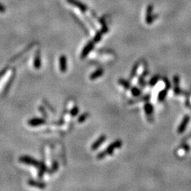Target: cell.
<instances>
[{"mask_svg":"<svg viewBox=\"0 0 191 191\" xmlns=\"http://www.w3.org/2000/svg\"><path fill=\"white\" fill-rule=\"evenodd\" d=\"M58 169V162H57V161H55L54 162L52 163V167H51V172L52 173L55 172Z\"/></svg>","mask_w":191,"mask_h":191,"instance_id":"obj_22","label":"cell"},{"mask_svg":"<svg viewBox=\"0 0 191 191\" xmlns=\"http://www.w3.org/2000/svg\"><path fill=\"white\" fill-rule=\"evenodd\" d=\"M131 92L133 93V95H135V96H139V95H140L141 93H142L140 90L137 87H136V86H134V87L132 88Z\"/></svg>","mask_w":191,"mask_h":191,"instance_id":"obj_17","label":"cell"},{"mask_svg":"<svg viewBox=\"0 0 191 191\" xmlns=\"http://www.w3.org/2000/svg\"><path fill=\"white\" fill-rule=\"evenodd\" d=\"M7 69H8V68L6 67L5 69H2V70L0 71V78H1V77L2 76H4V75L5 74H6V72L7 71Z\"/></svg>","mask_w":191,"mask_h":191,"instance_id":"obj_26","label":"cell"},{"mask_svg":"<svg viewBox=\"0 0 191 191\" xmlns=\"http://www.w3.org/2000/svg\"><path fill=\"white\" fill-rule=\"evenodd\" d=\"M138 66H139V63H137L135 66H134L133 70L131 71V74H130V77H133L135 76L136 73H137V69H138Z\"/></svg>","mask_w":191,"mask_h":191,"instance_id":"obj_21","label":"cell"},{"mask_svg":"<svg viewBox=\"0 0 191 191\" xmlns=\"http://www.w3.org/2000/svg\"><path fill=\"white\" fill-rule=\"evenodd\" d=\"M39 110H40V113H42V114H43L44 116L45 117H47V114L46 113H45V109H44V108L42 107V106H40V107L39 108Z\"/></svg>","mask_w":191,"mask_h":191,"instance_id":"obj_24","label":"cell"},{"mask_svg":"<svg viewBox=\"0 0 191 191\" xmlns=\"http://www.w3.org/2000/svg\"><path fill=\"white\" fill-rule=\"evenodd\" d=\"M19 161L21 163H25L27 165H31L36 167H39L40 165V162L35 159L34 158L29 157V156H22L19 158Z\"/></svg>","mask_w":191,"mask_h":191,"instance_id":"obj_1","label":"cell"},{"mask_svg":"<svg viewBox=\"0 0 191 191\" xmlns=\"http://www.w3.org/2000/svg\"><path fill=\"white\" fill-rule=\"evenodd\" d=\"M167 91H168V89H165L164 90H162V91L159 92V95H158V99H159V101H163L164 100L166 96Z\"/></svg>","mask_w":191,"mask_h":191,"instance_id":"obj_16","label":"cell"},{"mask_svg":"<svg viewBox=\"0 0 191 191\" xmlns=\"http://www.w3.org/2000/svg\"><path fill=\"white\" fill-rule=\"evenodd\" d=\"M60 71L62 72H65L67 69V58H66L65 55H62L60 56Z\"/></svg>","mask_w":191,"mask_h":191,"instance_id":"obj_5","label":"cell"},{"mask_svg":"<svg viewBox=\"0 0 191 191\" xmlns=\"http://www.w3.org/2000/svg\"><path fill=\"white\" fill-rule=\"evenodd\" d=\"M45 123H46V120L44 118H40V117H34V118L30 119L28 121V125L32 127L40 126Z\"/></svg>","mask_w":191,"mask_h":191,"instance_id":"obj_4","label":"cell"},{"mask_svg":"<svg viewBox=\"0 0 191 191\" xmlns=\"http://www.w3.org/2000/svg\"><path fill=\"white\" fill-rule=\"evenodd\" d=\"M6 12V8L1 3H0V13H4Z\"/></svg>","mask_w":191,"mask_h":191,"instance_id":"obj_25","label":"cell"},{"mask_svg":"<svg viewBox=\"0 0 191 191\" xmlns=\"http://www.w3.org/2000/svg\"><path fill=\"white\" fill-rule=\"evenodd\" d=\"M28 183L29 185H31V186L36 187V188H40V189H44V188H45V187H46V184H45V183H43V182L37 181H35V180H33V179L28 180Z\"/></svg>","mask_w":191,"mask_h":191,"instance_id":"obj_6","label":"cell"},{"mask_svg":"<svg viewBox=\"0 0 191 191\" xmlns=\"http://www.w3.org/2000/svg\"><path fill=\"white\" fill-rule=\"evenodd\" d=\"M88 116H89V113H84L82 115H81L78 118V122H83L85 121L86 119H87Z\"/></svg>","mask_w":191,"mask_h":191,"instance_id":"obj_18","label":"cell"},{"mask_svg":"<svg viewBox=\"0 0 191 191\" xmlns=\"http://www.w3.org/2000/svg\"><path fill=\"white\" fill-rule=\"evenodd\" d=\"M158 81H159V77H157V76L153 77L149 81V85L151 86H155L156 84H157L158 82Z\"/></svg>","mask_w":191,"mask_h":191,"instance_id":"obj_19","label":"cell"},{"mask_svg":"<svg viewBox=\"0 0 191 191\" xmlns=\"http://www.w3.org/2000/svg\"><path fill=\"white\" fill-rule=\"evenodd\" d=\"M38 168H39L38 176H39V178H42L44 174H45L46 171H47V168L43 162H40V165Z\"/></svg>","mask_w":191,"mask_h":191,"instance_id":"obj_13","label":"cell"},{"mask_svg":"<svg viewBox=\"0 0 191 191\" xmlns=\"http://www.w3.org/2000/svg\"><path fill=\"white\" fill-rule=\"evenodd\" d=\"M94 44L95 43L92 40V41H90L89 43L84 47L83 50H82V53H81V58L84 59L86 58V56L91 52V51L92 50L93 47H94Z\"/></svg>","mask_w":191,"mask_h":191,"instance_id":"obj_3","label":"cell"},{"mask_svg":"<svg viewBox=\"0 0 191 191\" xmlns=\"http://www.w3.org/2000/svg\"><path fill=\"white\" fill-rule=\"evenodd\" d=\"M106 157V154L104 151H102L101 152H100V153L97 154V159H103Z\"/></svg>","mask_w":191,"mask_h":191,"instance_id":"obj_23","label":"cell"},{"mask_svg":"<svg viewBox=\"0 0 191 191\" xmlns=\"http://www.w3.org/2000/svg\"><path fill=\"white\" fill-rule=\"evenodd\" d=\"M34 65V68L36 69H39L40 67H41V59H40V54L39 51L36 52V56H35Z\"/></svg>","mask_w":191,"mask_h":191,"instance_id":"obj_10","label":"cell"},{"mask_svg":"<svg viewBox=\"0 0 191 191\" xmlns=\"http://www.w3.org/2000/svg\"><path fill=\"white\" fill-rule=\"evenodd\" d=\"M144 108L146 114L148 116H152L154 112L153 106H152L151 104H149V103H147V104H145Z\"/></svg>","mask_w":191,"mask_h":191,"instance_id":"obj_11","label":"cell"},{"mask_svg":"<svg viewBox=\"0 0 191 191\" xmlns=\"http://www.w3.org/2000/svg\"><path fill=\"white\" fill-rule=\"evenodd\" d=\"M14 77H15V74H14V73H13L12 77H11V79L9 80V82H7V85L5 86L4 90V95H6L7 93H8L9 90L11 86H12L13 82H14Z\"/></svg>","mask_w":191,"mask_h":191,"instance_id":"obj_12","label":"cell"},{"mask_svg":"<svg viewBox=\"0 0 191 191\" xmlns=\"http://www.w3.org/2000/svg\"><path fill=\"white\" fill-rule=\"evenodd\" d=\"M104 71L103 69H96L95 71H93V72L90 75V79L91 80H95L96 79L99 78V77H101L102 76L103 74H104Z\"/></svg>","mask_w":191,"mask_h":191,"instance_id":"obj_9","label":"cell"},{"mask_svg":"<svg viewBox=\"0 0 191 191\" xmlns=\"http://www.w3.org/2000/svg\"><path fill=\"white\" fill-rule=\"evenodd\" d=\"M106 135H101L99 138L97 139V140L95 141V142H93L92 145H91V149L92 150H95L97 149L103 143L106 141Z\"/></svg>","mask_w":191,"mask_h":191,"instance_id":"obj_7","label":"cell"},{"mask_svg":"<svg viewBox=\"0 0 191 191\" xmlns=\"http://www.w3.org/2000/svg\"><path fill=\"white\" fill-rule=\"evenodd\" d=\"M152 6H149L147 11V16H146V21L148 24H151L153 22L154 19H155V16H152Z\"/></svg>","mask_w":191,"mask_h":191,"instance_id":"obj_8","label":"cell"},{"mask_svg":"<svg viewBox=\"0 0 191 191\" xmlns=\"http://www.w3.org/2000/svg\"><path fill=\"white\" fill-rule=\"evenodd\" d=\"M118 83L120 85L122 86L125 89H130V84L128 81H127L124 79H120L118 81Z\"/></svg>","mask_w":191,"mask_h":191,"instance_id":"obj_15","label":"cell"},{"mask_svg":"<svg viewBox=\"0 0 191 191\" xmlns=\"http://www.w3.org/2000/svg\"><path fill=\"white\" fill-rule=\"evenodd\" d=\"M188 120H189V117L188 116H186L184 118V120H183V122H182V123L181 124V125L179 128V130H178V131L179 132V133H183V131H184L185 128H186V125H187V123H188Z\"/></svg>","mask_w":191,"mask_h":191,"instance_id":"obj_14","label":"cell"},{"mask_svg":"<svg viewBox=\"0 0 191 191\" xmlns=\"http://www.w3.org/2000/svg\"><path fill=\"white\" fill-rule=\"evenodd\" d=\"M122 142L120 140H116L115 142H113L112 144H111L109 146L106 148V150H104L105 153L107 155H112L114 152V150L116 149H118L122 147Z\"/></svg>","mask_w":191,"mask_h":191,"instance_id":"obj_2","label":"cell"},{"mask_svg":"<svg viewBox=\"0 0 191 191\" xmlns=\"http://www.w3.org/2000/svg\"><path fill=\"white\" fill-rule=\"evenodd\" d=\"M79 111V108L77 107V106H75V107H74L72 108V109L71 110L70 114H71V116L74 117V116H76L77 114H78Z\"/></svg>","mask_w":191,"mask_h":191,"instance_id":"obj_20","label":"cell"}]
</instances>
